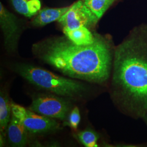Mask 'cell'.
<instances>
[{"label": "cell", "mask_w": 147, "mask_h": 147, "mask_svg": "<svg viewBox=\"0 0 147 147\" xmlns=\"http://www.w3.org/2000/svg\"><path fill=\"white\" fill-rule=\"evenodd\" d=\"M80 142L86 147L98 146L97 142L99 139L98 135L91 130H86L80 132L77 135Z\"/></svg>", "instance_id": "cell-14"}, {"label": "cell", "mask_w": 147, "mask_h": 147, "mask_svg": "<svg viewBox=\"0 0 147 147\" xmlns=\"http://www.w3.org/2000/svg\"><path fill=\"white\" fill-rule=\"evenodd\" d=\"M16 70L32 84L59 96L80 98L87 90L86 86L78 81L59 76L31 65L19 64L16 66Z\"/></svg>", "instance_id": "cell-3"}, {"label": "cell", "mask_w": 147, "mask_h": 147, "mask_svg": "<svg viewBox=\"0 0 147 147\" xmlns=\"http://www.w3.org/2000/svg\"><path fill=\"white\" fill-rule=\"evenodd\" d=\"M143 119L145 121H146V124H147V115H146V116L144 117V118H143Z\"/></svg>", "instance_id": "cell-17"}, {"label": "cell", "mask_w": 147, "mask_h": 147, "mask_svg": "<svg viewBox=\"0 0 147 147\" xmlns=\"http://www.w3.org/2000/svg\"><path fill=\"white\" fill-rule=\"evenodd\" d=\"M118 109L134 119L147 113V28L131 32L115 49L110 84Z\"/></svg>", "instance_id": "cell-1"}, {"label": "cell", "mask_w": 147, "mask_h": 147, "mask_svg": "<svg viewBox=\"0 0 147 147\" xmlns=\"http://www.w3.org/2000/svg\"><path fill=\"white\" fill-rule=\"evenodd\" d=\"M14 9L27 18L37 15L41 8L40 0H10Z\"/></svg>", "instance_id": "cell-11"}, {"label": "cell", "mask_w": 147, "mask_h": 147, "mask_svg": "<svg viewBox=\"0 0 147 147\" xmlns=\"http://www.w3.org/2000/svg\"><path fill=\"white\" fill-rule=\"evenodd\" d=\"M23 124L27 131L32 134H41L53 131L59 126L58 123L53 118L42 116L27 110Z\"/></svg>", "instance_id": "cell-7"}, {"label": "cell", "mask_w": 147, "mask_h": 147, "mask_svg": "<svg viewBox=\"0 0 147 147\" xmlns=\"http://www.w3.org/2000/svg\"><path fill=\"white\" fill-rule=\"evenodd\" d=\"M0 25L3 32L5 49L15 53L21 34V25L18 18L0 3Z\"/></svg>", "instance_id": "cell-6"}, {"label": "cell", "mask_w": 147, "mask_h": 147, "mask_svg": "<svg viewBox=\"0 0 147 147\" xmlns=\"http://www.w3.org/2000/svg\"><path fill=\"white\" fill-rule=\"evenodd\" d=\"M63 33L71 42L78 45H88L94 42L95 35L89 31V28L81 26L70 29L63 27Z\"/></svg>", "instance_id": "cell-10"}, {"label": "cell", "mask_w": 147, "mask_h": 147, "mask_svg": "<svg viewBox=\"0 0 147 147\" xmlns=\"http://www.w3.org/2000/svg\"><path fill=\"white\" fill-rule=\"evenodd\" d=\"M11 105L7 96L1 93L0 95V130L3 133L11 121Z\"/></svg>", "instance_id": "cell-12"}, {"label": "cell", "mask_w": 147, "mask_h": 147, "mask_svg": "<svg viewBox=\"0 0 147 147\" xmlns=\"http://www.w3.org/2000/svg\"><path fill=\"white\" fill-rule=\"evenodd\" d=\"M81 119L79 108L75 107L68 116V123L70 126L74 130H77Z\"/></svg>", "instance_id": "cell-15"}, {"label": "cell", "mask_w": 147, "mask_h": 147, "mask_svg": "<svg viewBox=\"0 0 147 147\" xmlns=\"http://www.w3.org/2000/svg\"><path fill=\"white\" fill-rule=\"evenodd\" d=\"M7 132L9 141L13 146L23 147L28 143L26 127L22 121L14 116H11Z\"/></svg>", "instance_id": "cell-8"}, {"label": "cell", "mask_w": 147, "mask_h": 147, "mask_svg": "<svg viewBox=\"0 0 147 147\" xmlns=\"http://www.w3.org/2000/svg\"><path fill=\"white\" fill-rule=\"evenodd\" d=\"M99 20L115 0H82Z\"/></svg>", "instance_id": "cell-13"}, {"label": "cell", "mask_w": 147, "mask_h": 147, "mask_svg": "<svg viewBox=\"0 0 147 147\" xmlns=\"http://www.w3.org/2000/svg\"><path fill=\"white\" fill-rule=\"evenodd\" d=\"M33 50L44 63L73 79L102 84L111 75L115 49L109 40L99 34L88 45H78L66 37H58L34 44Z\"/></svg>", "instance_id": "cell-2"}, {"label": "cell", "mask_w": 147, "mask_h": 147, "mask_svg": "<svg viewBox=\"0 0 147 147\" xmlns=\"http://www.w3.org/2000/svg\"><path fill=\"white\" fill-rule=\"evenodd\" d=\"M71 108L68 101L53 95H41L32 101L29 110L51 118L64 120Z\"/></svg>", "instance_id": "cell-4"}, {"label": "cell", "mask_w": 147, "mask_h": 147, "mask_svg": "<svg viewBox=\"0 0 147 147\" xmlns=\"http://www.w3.org/2000/svg\"><path fill=\"white\" fill-rule=\"evenodd\" d=\"M98 21L84 2L79 0L70 6L68 11L57 21L63 27L74 29L81 26L94 27Z\"/></svg>", "instance_id": "cell-5"}, {"label": "cell", "mask_w": 147, "mask_h": 147, "mask_svg": "<svg viewBox=\"0 0 147 147\" xmlns=\"http://www.w3.org/2000/svg\"><path fill=\"white\" fill-rule=\"evenodd\" d=\"M69 8L70 6L55 8H47L40 9L32 19V25L37 27H42L54 21H58L68 11Z\"/></svg>", "instance_id": "cell-9"}, {"label": "cell", "mask_w": 147, "mask_h": 147, "mask_svg": "<svg viewBox=\"0 0 147 147\" xmlns=\"http://www.w3.org/2000/svg\"><path fill=\"white\" fill-rule=\"evenodd\" d=\"M11 116L15 117L23 123L26 115L27 110L20 105L13 103L11 105Z\"/></svg>", "instance_id": "cell-16"}]
</instances>
